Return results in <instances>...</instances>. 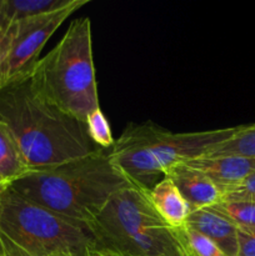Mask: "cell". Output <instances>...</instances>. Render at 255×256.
<instances>
[{
	"label": "cell",
	"mask_w": 255,
	"mask_h": 256,
	"mask_svg": "<svg viewBox=\"0 0 255 256\" xmlns=\"http://www.w3.org/2000/svg\"><path fill=\"white\" fill-rule=\"evenodd\" d=\"M182 236L190 256H228L215 242L195 230L182 228Z\"/></svg>",
	"instance_id": "ac0fdd59"
},
{
	"label": "cell",
	"mask_w": 255,
	"mask_h": 256,
	"mask_svg": "<svg viewBox=\"0 0 255 256\" xmlns=\"http://www.w3.org/2000/svg\"><path fill=\"white\" fill-rule=\"evenodd\" d=\"M185 164L206 175L222 192L255 172V159L238 155L199 156Z\"/></svg>",
	"instance_id": "30bf717a"
},
{
	"label": "cell",
	"mask_w": 255,
	"mask_h": 256,
	"mask_svg": "<svg viewBox=\"0 0 255 256\" xmlns=\"http://www.w3.org/2000/svg\"><path fill=\"white\" fill-rule=\"evenodd\" d=\"M30 172L18 142L4 122H0V190Z\"/></svg>",
	"instance_id": "4fadbf2b"
},
{
	"label": "cell",
	"mask_w": 255,
	"mask_h": 256,
	"mask_svg": "<svg viewBox=\"0 0 255 256\" xmlns=\"http://www.w3.org/2000/svg\"><path fill=\"white\" fill-rule=\"evenodd\" d=\"M164 176L172 180L192 212L212 208L222 202L219 188L206 175L185 162L170 166Z\"/></svg>",
	"instance_id": "9c48e42d"
},
{
	"label": "cell",
	"mask_w": 255,
	"mask_h": 256,
	"mask_svg": "<svg viewBox=\"0 0 255 256\" xmlns=\"http://www.w3.org/2000/svg\"><path fill=\"white\" fill-rule=\"evenodd\" d=\"M92 256H124L120 255L118 252H108V250H100V252H94Z\"/></svg>",
	"instance_id": "603a6c76"
},
{
	"label": "cell",
	"mask_w": 255,
	"mask_h": 256,
	"mask_svg": "<svg viewBox=\"0 0 255 256\" xmlns=\"http://www.w3.org/2000/svg\"><path fill=\"white\" fill-rule=\"evenodd\" d=\"M148 194L152 204L169 226L172 229L185 226L192 210L169 178H162Z\"/></svg>",
	"instance_id": "7c38bea8"
},
{
	"label": "cell",
	"mask_w": 255,
	"mask_h": 256,
	"mask_svg": "<svg viewBox=\"0 0 255 256\" xmlns=\"http://www.w3.org/2000/svg\"><path fill=\"white\" fill-rule=\"evenodd\" d=\"M135 186L114 164L110 152L32 170L12 182L16 194L62 216L92 224L110 198Z\"/></svg>",
	"instance_id": "7a4b0ae2"
},
{
	"label": "cell",
	"mask_w": 255,
	"mask_h": 256,
	"mask_svg": "<svg viewBox=\"0 0 255 256\" xmlns=\"http://www.w3.org/2000/svg\"><path fill=\"white\" fill-rule=\"evenodd\" d=\"M222 202H248L255 204V172L238 185L222 192Z\"/></svg>",
	"instance_id": "d6986e66"
},
{
	"label": "cell",
	"mask_w": 255,
	"mask_h": 256,
	"mask_svg": "<svg viewBox=\"0 0 255 256\" xmlns=\"http://www.w3.org/2000/svg\"><path fill=\"white\" fill-rule=\"evenodd\" d=\"M238 256H255V230L238 229Z\"/></svg>",
	"instance_id": "ffe728a7"
},
{
	"label": "cell",
	"mask_w": 255,
	"mask_h": 256,
	"mask_svg": "<svg viewBox=\"0 0 255 256\" xmlns=\"http://www.w3.org/2000/svg\"><path fill=\"white\" fill-rule=\"evenodd\" d=\"M85 124H86L90 139H92V142L96 146L104 150H108V148H112L115 140L112 138L109 122H108V119L105 118L104 112H102L100 108L94 110L88 116Z\"/></svg>",
	"instance_id": "e0dca14e"
},
{
	"label": "cell",
	"mask_w": 255,
	"mask_h": 256,
	"mask_svg": "<svg viewBox=\"0 0 255 256\" xmlns=\"http://www.w3.org/2000/svg\"><path fill=\"white\" fill-rule=\"evenodd\" d=\"M88 2L74 0L62 10L12 22L0 34V90L29 79L48 40L72 12Z\"/></svg>",
	"instance_id": "8992f818"
},
{
	"label": "cell",
	"mask_w": 255,
	"mask_h": 256,
	"mask_svg": "<svg viewBox=\"0 0 255 256\" xmlns=\"http://www.w3.org/2000/svg\"><path fill=\"white\" fill-rule=\"evenodd\" d=\"M219 155H238L255 159V124L236 126V130L229 139L214 145L202 156Z\"/></svg>",
	"instance_id": "9a60e30c"
},
{
	"label": "cell",
	"mask_w": 255,
	"mask_h": 256,
	"mask_svg": "<svg viewBox=\"0 0 255 256\" xmlns=\"http://www.w3.org/2000/svg\"><path fill=\"white\" fill-rule=\"evenodd\" d=\"M0 254L2 256H30L2 232H0Z\"/></svg>",
	"instance_id": "44dd1931"
},
{
	"label": "cell",
	"mask_w": 255,
	"mask_h": 256,
	"mask_svg": "<svg viewBox=\"0 0 255 256\" xmlns=\"http://www.w3.org/2000/svg\"><path fill=\"white\" fill-rule=\"evenodd\" d=\"M214 208L238 229L255 230V204L248 202H220Z\"/></svg>",
	"instance_id": "2e32d148"
},
{
	"label": "cell",
	"mask_w": 255,
	"mask_h": 256,
	"mask_svg": "<svg viewBox=\"0 0 255 256\" xmlns=\"http://www.w3.org/2000/svg\"><path fill=\"white\" fill-rule=\"evenodd\" d=\"M235 128L194 132H172L152 122L132 124L115 140L110 156L136 188L149 192L170 166L202 156L229 139Z\"/></svg>",
	"instance_id": "277c9868"
},
{
	"label": "cell",
	"mask_w": 255,
	"mask_h": 256,
	"mask_svg": "<svg viewBox=\"0 0 255 256\" xmlns=\"http://www.w3.org/2000/svg\"><path fill=\"white\" fill-rule=\"evenodd\" d=\"M0 232L30 256L59 252L92 256L96 252V240L89 224L34 204L9 186L0 192Z\"/></svg>",
	"instance_id": "5b68a950"
},
{
	"label": "cell",
	"mask_w": 255,
	"mask_h": 256,
	"mask_svg": "<svg viewBox=\"0 0 255 256\" xmlns=\"http://www.w3.org/2000/svg\"><path fill=\"white\" fill-rule=\"evenodd\" d=\"M185 226L206 236L228 256H238V228L214 208L192 212Z\"/></svg>",
	"instance_id": "8fae6325"
},
{
	"label": "cell",
	"mask_w": 255,
	"mask_h": 256,
	"mask_svg": "<svg viewBox=\"0 0 255 256\" xmlns=\"http://www.w3.org/2000/svg\"><path fill=\"white\" fill-rule=\"evenodd\" d=\"M2 190H0V192H2Z\"/></svg>",
	"instance_id": "d4e9b609"
},
{
	"label": "cell",
	"mask_w": 255,
	"mask_h": 256,
	"mask_svg": "<svg viewBox=\"0 0 255 256\" xmlns=\"http://www.w3.org/2000/svg\"><path fill=\"white\" fill-rule=\"evenodd\" d=\"M29 82L45 102L82 122L99 109L89 18L72 22L60 42L39 59Z\"/></svg>",
	"instance_id": "3957f363"
},
{
	"label": "cell",
	"mask_w": 255,
	"mask_h": 256,
	"mask_svg": "<svg viewBox=\"0 0 255 256\" xmlns=\"http://www.w3.org/2000/svg\"><path fill=\"white\" fill-rule=\"evenodd\" d=\"M49 256H72L70 252H54V254L49 255Z\"/></svg>",
	"instance_id": "cb8c5ba5"
},
{
	"label": "cell",
	"mask_w": 255,
	"mask_h": 256,
	"mask_svg": "<svg viewBox=\"0 0 255 256\" xmlns=\"http://www.w3.org/2000/svg\"><path fill=\"white\" fill-rule=\"evenodd\" d=\"M72 2L74 0H4V12L10 25L18 20L62 10Z\"/></svg>",
	"instance_id": "5bb4252c"
},
{
	"label": "cell",
	"mask_w": 255,
	"mask_h": 256,
	"mask_svg": "<svg viewBox=\"0 0 255 256\" xmlns=\"http://www.w3.org/2000/svg\"><path fill=\"white\" fill-rule=\"evenodd\" d=\"M0 256H2V254H0Z\"/></svg>",
	"instance_id": "484cf974"
},
{
	"label": "cell",
	"mask_w": 255,
	"mask_h": 256,
	"mask_svg": "<svg viewBox=\"0 0 255 256\" xmlns=\"http://www.w3.org/2000/svg\"><path fill=\"white\" fill-rule=\"evenodd\" d=\"M8 26H9V22H8L6 16H5L4 0H0V34L4 32L8 29Z\"/></svg>",
	"instance_id": "7402d4cb"
},
{
	"label": "cell",
	"mask_w": 255,
	"mask_h": 256,
	"mask_svg": "<svg viewBox=\"0 0 255 256\" xmlns=\"http://www.w3.org/2000/svg\"><path fill=\"white\" fill-rule=\"evenodd\" d=\"M166 226L169 225L152 204L149 194L136 186L112 195L90 224L96 240V252L109 250L120 240L145 229Z\"/></svg>",
	"instance_id": "52a82bcc"
},
{
	"label": "cell",
	"mask_w": 255,
	"mask_h": 256,
	"mask_svg": "<svg viewBox=\"0 0 255 256\" xmlns=\"http://www.w3.org/2000/svg\"><path fill=\"white\" fill-rule=\"evenodd\" d=\"M108 252L124 256H190L182 229L152 228L120 240Z\"/></svg>",
	"instance_id": "ba28073f"
},
{
	"label": "cell",
	"mask_w": 255,
	"mask_h": 256,
	"mask_svg": "<svg viewBox=\"0 0 255 256\" xmlns=\"http://www.w3.org/2000/svg\"><path fill=\"white\" fill-rule=\"evenodd\" d=\"M0 122L12 134L30 172L104 150L92 142L85 122L45 102L29 79L0 90Z\"/></svg>",
	"instance_id": "6da1fadb"
}]
</instances>
